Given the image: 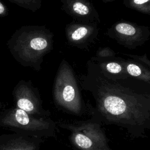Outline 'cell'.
<instances>
[{"label":"cell","mask_w":150,"mask_h":150,"mask_svg":"<svg viewBox=\"0 0 150 150\" xmlns=\"http://www.w3.org/2000/svg\"><path fill=\"white\" fill-rule=\"evenodd\" d=\"M82 86L93 100L88 106L91 118L124 128L132 138L148 137L150 83L129 77L114 79L101 71L88 75Z\"/></svg>","instance_id":"obj_1"},{"label":"cell","mask_w":150,"mask_h":150,"mask_svg":"<svg viewBox=\"0 0 150 150\" xmlns=\"http://www.w3.org/2000/svg\"><path fill=\"white\" fill-rule=\"evenodd\" d=\"M53 35L45 26H22L7 42V46L19 64L36 71L41 69L43 57L52 48Z\"/></svg>","instance_id":"obj_2"},{"label":"cell","mask_w":150,"mask_h":150,"mask_svg":"<svg viewBox=\"0 0 150 150\" xmlns=\"http://www.w3.org/2000/svg\"><path fill=\"white\" fill-rule=\"evenodd\" d=\"M0 128L44 139L55 137L57 129V122L50 117L35 116L16 107L0 112Z\"/></svg>","instance_id":"obj_3"},{"label":"cell","mask_w":150,"mask_h":150,"mask_svg":"<svg viewBox=\"0 0 150 150\" xmlns=\"http://www.w3.org/2000/svg\"><path fill=\"white\" fill-rule=\"evenodd\" d=\"M57 125L69 131V141L76 150H112L101 124L93 118L59 122Z\"/></svg>","instance_id":"obj_4"},{"label":"cell","mask_w":150,"mask_h":150,"mask_svg":"<svg viewBox=\"0 0 150 150\" xmlns=\"http://www.w3.org/2000/svg\"><path fill=\"white\" fill-rule=\"evenodd\" d=\"M53 100L63 111L76 115L84 112V106L71 69L63 61L57 71L53 88Z\"/></svg>","instance_id":"obj_5"},{"label":"cell","mask_w":150,"mask_h":150,"mask_svg":"<svg viewBox=\"0 0 150 150\" xmlns=\"http://www.w3.org/2000/svg\"><path fill=\"white\" fill-rule=\"evenodd\" d=\"M12 96L16 108L35 116L50 117V112L43 108L38 90L30 81L20 80L15 86Z\"/></svg>","instance_id":"obj_6"},{"label":"cell","mask_w":150,"mask_h":150,"mask_svg":"<svg viewBox=\"0 0 150 150\" xmlns=\"http://www.w3.org/2000/svg\"><path fill=\"white\" fill-rule=\"evenodd\" d=\"M45 139L15 132L0 135V150H39Z\"/></svg>","instance_id":"obj_7"},{"label":"cell","mask_w":150,"mask_h":150,"mask_svg":"<svg viewBox=\"0 0 150 150\" xmlns=\"http://www.w3.org/2000/svg\"><path fill=\"white\" fill-rule=\"evenodd\" d=\"M126 70L131 77L150 83V71L133 63L125 64Z\"/></svg>","instance_id":"obj_8"},{"label":"cell","mask_w":150,"mask_h":150,"mask_svg":"<svg viewBox=\"0 0 150 150\" xmlns=\"http://www.w3.org/2000/svg\"><path fill=\"white\" fill-rule=\"evenodd\" d=\"M18 6L33 12L37 11L42 6L41 0H8Z\"/></svg>","instance_id":"obj_9"},{"label":"cell","mask_w":150,"mask_h":150,"mask_svg":"<svg viewBox=\"0 0 150 150\" xmlns=\"http://www.w3.org/2000/svg\"><path fill=\"white\" fill-rule=\"evenodd\" d=\"M116 31L123 35L134 36L136 32V29L132 25L126 23H120L115 26Z\"/></svg>","instance_id":"obj_10"},{"label":"cell","mask_w":150,"mask_h":150,"mask_svg":"<svg viewBox=\"0 0 150 150\" xmlns=\"http://www.w3.org/2000/svg\"><path fill=\"white\" fill-rule=\"evenodd\" d=\"M88 31V30L87 28L84 26H80L71 33L70 38L74 41L80 40L87 35Z\"/></svg>","instance_id":"obj_11"},{"label":"cell","mask_w":150,"mask_h":150,"mask_svg":"<svg viewBox=\"0 0 150 150\" xmlns=\"http://www.w3.org/2000/svg\"><path fill=\"white\" fill-rule=\"evenodd\" d=\"M72 9L74 12L80 15H86L89 13L88 6L80 2H74L72 5Z\"/></svg>","instance_id":"obj_12"},{"label":"cell","mask_w":150,"mask_h":150,"mask_svg":"<svg viewBox=\"0 0 150 150\" xmlns=\"http://www.w3.org/2000/svg\"><path fill=\"white\" fill-rule=\"evenodd\" d=\"M105 67L108 72L112 74H120L123 71L122 66L117 62H108Z\"/></svg>","instance_id":"obj_13"},{"label":"cell","mask_w":150,"mask_h":150,"mask_svg":"<svg viewBox=\"0 0 150 150\" xmlns=\"http://www.w3.org/2000/svg\"><path fill=\"white\" fill-rule=\"evenodd\" d=\"M9 14V11L6 6L1 1H0V18L5 17Z\"/></svg>","instance_id":"obj_14"},{"label":"cell","mask_w":150,"mask_h":150,"mask_svg":"<svg viewBox=\"0 0 150 150\" xmlns=\"http://www.w3.org/2000/svg\"><path fill=\"white\" fill-rule=\"evenodd\" d=\"M150 0H133V2L136 5H142L149 2Z\"/></svg>","instance_id":"obj_15"},{"label":"cell","mask_w":150,"mask_h":150,"mask_svg":"<svg viewBox=\"0 0 150 150\" xmlns=\"http://www.w3.org/2000/svg\"><path fill=\"white\" fill-rule=\"evenodd\" d=\"M110 53H111V50L110 51L108 50V52H105V50H104L103 52H100V55L101 56H110Z\"/></svg>","instance_id":"obj_16"},{"label":"cell","mask_w":150,"mask_h":150,"mask_svg":"<svg viewBox=\"0 0 150 150\" xmlns=\"http://www.w3.org/2000/svg\"><path fill=\"white\" fill-rule=\"evenodd\" d=\"M2 106H3V104H2V103L0 102V111H1V110L2 109Z\"/></svg>","instance_id":"obj_17"},{"label":"cell","mask_w":150,"mask_h":150,"mask_svg":"<svg viewBox=\"0 0 150 150\" xmlns=\"http://www.w3.org/2000/svg\"><path fill=\"white\" fill-rule=\"evenodd\" d=\"M149 150H150V149H149Z\"/></svg>","instance_id":"obj_18"}]
</instances>
